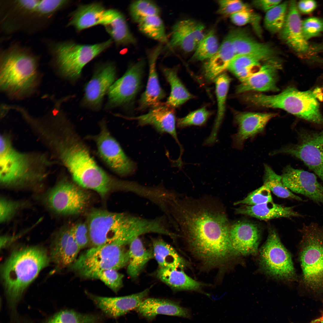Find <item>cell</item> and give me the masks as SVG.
Listing matches in <instances>:
<instances>
[{"label":"cell","mask_w":323,"mask_h":323,"mask_svg":"<svg viewBox=\"0 0 323 323\" xmlns=\"http://www.w3.org/2000/svg\"><path fill=\"white\" fill-rule=\"evenodd\" d=\"M229 234L235 253L246 255L257 252L260 232L255 224L246 221L237 222L230 226Z\"/></svg>","instance_id":"44dd1931"},{"label":"cell","mask_w":323,"mask_h":323,"mask_svg":"<svg viewBox=\"0 0 323 323\" xmlns=\"http://www.w3.org/2000/svg\"><path fill=\"white\" fill-rule=\"evenodd\" d=\"M260 261L263 269L271 276L291 280L295 278L291 256L273 228L269 230L267 240L261 249Z\"/></svg>","instance_id":"30bf717a"},{"label":"cell","mask_w":323,"mask_h":323,"mask_svg":"<svg viewBox=\"0 0 323 323\" xmlns=\"http://www.w3.org/2000/svg\"><path fill=\"white\" fill-rule=\"evenodd\" d=\"M278 0H258L254 1L253 4L258 8L266 12L281 2Z\"/></svg>","instance_id":"11a10c76"},{"label":"cell","mask_w":323,"mask_h":323,"mask_svg":"<svg viewBox=\"0 0 323 323\" xmlns=\"http://www.w3.org/2000/svg\"><path fill=\"white\" fill-rule=\"evenodd\" d=\"M263 185L266 186L277 196L283 198L290 199L298 201L304 200L287 188L283 184L281 176L276 173L269 166L264 165Z\"/></svg>","instance_id":"74e56055"},{"label":"cell","mask_w":323,"mask_h":323,"mask_svg":"<svg viewBox=\"0 0 323 323\" xmlns=\"http://www.w3.org/2000/svg\"><path fill=\"white\" fill-rule=\"evenodd\" d=\"M187 21L190 29L198 45L206 34L205 33L204 26L203 24L192 19H188Z\"/></svg>","instance_id":"db71d44e"},{"label":"cell","mask_w":323,"mask_h":323,"mask_svg":"<svg viewBox=\"0 0 323 323\" xmlns=\"http://www.w3.org/2000/svg\"><path fill=\"white\" fill-rule=\"evenodd\" d=\"M142 317L152 320L158 315L178 316L191 319V310L181 306L179 302L156 298L144 299L135 310Z\"/></svg>","instance_id":"cb8c5ba5"},{"label":"cell","mask_w":323,"mask_h":323,"mask_svg":"<svg viewBox=\"0 0 323 323\" xmlns=\"http://www.w3.org/2000/svg\"><path fill=\"white\" fill-rule=\"evenodd\" d=\"M171 218L187 236L194 252L208 263L223 262L235 253L227 216L223 211L198 201L176 197L169 202Z\"/></svg>","instance_id":"6da1fadb"},{"label":"cell","mask_w":323,"mask_h":323,"mask_svg":"<svg viewBox=\"0 0 323 323\" xmlns=\"http://www.w3.org/2000/svg\"><path fill=\"white\" fill-rule=\"evenodd\" d=\"M218 3L219 8L217 12L223 15L230 16L241 11L251 9L248 5L240 0H220Z\"/></svg>","instance_id":"681fc988"},{"label":"cell","mask_w":323,"mask_h":323,"mask_svg":"<svg viewBox=\"0 0 323 323\" xmlns=\"http://www.w3.org/2000/svg\"><path fill=\"white\" fill-rule=\"evenodd\" d=\"M169 45L189 52L195 50L197 44L190 29L187 19L180 20L172 26Z\"/></svg>","instance_id":"d590c367"},{"label":"cell","mask_w":323,"mask_h":323,"mask_svg":"<svg viewBox=\"0 0 323 323\" xmlns=\"http://www.w3.org/2000/svg\"><path fill=\"white\" fill-rule=\"evenodd\" d=\"M128 119L136 120L141 126L150 125L159 132L170 135L179 145L181 157L182 147L178 138L176 127L175 117L173 108L166 103H160L151 108L146 114Z\"/></svg>","instance_id":"d6986e66"},{"label":"cell","mask_w":323,"mask_h":323,"mask_svg":"<svg viewBox=\"0 0 323 323\" xmlns=\"http://www.w3.org/2000/svg\"><path fill=\"white\" fill-rule=\"evenodd\" d=\"M20 203L2 197L0 201V220L4 223L9 220L17 211Z\"/></svg>","instance_id":"816d5d0a"},{"label":"cell","mask_w":323,"mask_h":323,"mask_svg":"<svg viewBox=\"0 0 323 323\" xmlns=\"http://www.w3.org/2000/svg\"><path fill=\"white\" fill-rule=\"evenodd\" d=\"M149 289L135 294L118 297L99 296L86 292L96 307L108 317L116 318L137 307L147 296Z\"/></svg>","instance_id":"ac0fdd59"},{"label":"cell","mask_w":323,"mask_h":323,"mask_svg":"<svg viewBox=\"0 0 323 323\" xmlns=\"http://www.w3.org/2000/svg\"><path fill=\"white\" fill-rule=\"evenodd\" d=\"M162 70L171 88L170 94L165 103L167 105L176 107L192 98L178 76L176 68L163 67Z\"/></svg>","instance_id":"836d02e7"},{"label":"cell","mask_w":323,"mask_h":323,"mask_svg":"<svg viewBox=\"0 0 323 323\" xmlns=\"http://www.w3.org/2000/svg\"><path fill=\"white\" fill-rule=\"evenodd\" d=\"M125 213L95 209L89 214L87 225L93 247L116 243L125 246L124 239Z\"/></svg>","instance_id":"9c48e42d"},{"label":"cell","mask_w":323,"mask_h":323,"mask_svg":"<svg viewBox=\"0 0 323 323\" xmlns=\"http://www.w3.org/2000/svg\"><path fill=\"white\" fill-rule=\"evenodd\" d=\"M310 323H323V313L320 317L312 321Z\"/></svg>","instance_id":"6f0895ef"},{"label":"cell","mask_w":323,"mask_h":323,"mask_svg":"<svg viewBox=\"0 0 323 323\" xmlns=\"http://www.w3.org/2000/svg\"><path fill=\"white\" fill-rule=\"evenodd\" d=\"M176 196V194H175V196H174V197H173V198H174V197L175 196ZM173 198H172V199H173ZM167 208H168V207H167ZM168 214V211H167V213L166 214H166V215H167V214Z\"/></svg>","instance_id":"91938a15"},{"label":"cell","mask_w":323,"mask_h":323,"mask_svg":"<svg viewBox=\"0 0 323 323\" xmlns=\"http://www.w3.org/2000/svg\"><path fill=\"white\" fill-rule=\"evenodd\" d=\"M280 67V64L266 63L263 64L258 71L241 82L237 88V92L278 91L277 72Z\"/></svg>","instance_id":"d4e9b609"},{"label":"cell","mask_w":323,"mask_h":323,"mask_svg":"<svg viewBox=\"0 0 323 323\" xmlns=\"http://www.w3.org/2000/svg\"><path fill=\"white\" fill-rule=\"evenodd\" d=\"M322 89L318 87L301 91L289 86L277 95L258 93L254 102L256 106L281 109L309 122L323 124L319 103L323 99Z\"/></svg>","instance_id":"5b68a950"},{"label":"cell","mask_w":323,"mask_h":323,"mask_svg":"<svg viewBox=\"0 0 323 323\" xmlns=\"http://www.w3.org/2000/svg\"><path fill=\"white\" fill-rule=\"evenodd\" d=\"M74 237L81 249L87 246L90 243L88 228L84 223H79L71 227Z\"/></svg>","instance_id":"f907efd6"},{"label":"cell","mask_w":323,"mask_h":323,"mask_svg":"<svg viewBox=\"0 0 323 323\" xmlns=\"http://www.w3.org/2000/svg\"><path fill=\"white\" fill-rule=\"evenodd\" d=\"M302 29L304 36L308 41L323 32V20L315 17L307 18L302 21Z\"/></svg>","instance_id":"c3c4849f"},{"label":"cell","mask_w":323,"mask_h":323,"mask_svg":"<svg viewBox=\"0 0 323 323\" xmlns=\"http://www.w3.org/2000/svg\"><path fill=\"white\" fill-rule=\"evenodd\" d=\"M145 63L141 59L129 67L124 74L114 82L108 91L107 109L129 105L141 89Z\"/></svg>","instance_id":"4fadbf2b"},{"label":"cell","mask_w":323,"mask_h":323,"mask_svg":"<svg viewBox=\"0 0 323 323\" xmlns=\"http://www.w3.org/2000/svg\"><path fill=\"white\" fill-rule=\"evenodd\" d=\"M235 56L229 32L224 38L217 51L204 64L203 72L206 79L209 81L214 80L228 69Z\"/></svg>","instance_id":"f1b7e54d"},{"label":"cell","mask_w":323,"mask_h":323,"mask_svg":"<svg viewBox=\"0 0 323 323\" xmlns=\"http://www.w3.org/2000/svg\"><path fill=\"white\" fill-rule=\"evenodd\" d=\"M230 33L236 55L250 54L260 58L266 63H279L275 58V51L269 45L256 41L241 29L232 30Z\"/></svg>","instance_id":"603a6c76"},{"label":"cell","mask_w":323,"mask_h":323,"mask_svg":"<svg viewBox=\"0 0 323 323\" xmlns=\"http://www.w3.org/2000/svg\"><path fill=\"white\" fill-rule=\"evenodd\" d=\"M100 131L94 138L99 155L113 171L122 176L132 174L135 163L126 154L118 142L112 135L105 122L100 124Z\"/></svg>","instance_id":"7c38bea8"},{"label":"cell","mask_w":323,"mask_h":323,"mask_svg":"<svg viewBox=\"0 0 323 323\" xmlns=\"http://www.w3.org/2000/svg\"><path fill=\"white\" fill-rule=\"evenodd\" d=\"M315 173L323 182V168Z\"/></svg>","instance_id":"680465c9"},{"label":"cell","mask_w":323,"mask_h":323,"mask_svg":"<svg viewBox=\"0 0 323 323\" xmlns=\"http://www.w3.org/2000/svg\"><path fill=\"white\" fill-rule=\"evenodd\" d=\"M276 115L272 113L244 112L237 114L235 121L238 129L232 136L233 146L241 148L246 140L263 132L268 122Z\"/></svg>","instance_id":"ffe728a7"},{"label":"cell","mask_w":323,"mask_h":323,"mask_svg":"<svg viewBox=\"0 0 323 323\" xmlns=\"http://www.w3.org/2000/svg\"><path fill=\"white\" fill-rule=\"evenodd\" d=\"M88 192L68 181L60 182L48 193L47 201L55 212L64 215L80 214L86 209L90 199Z\"/></svg>","instance_id":"8fae6325"},{"label":"cell","mask_w":323,"mask_h":323,"mask_svg":"<svg viewBox=\"0 0 323 323\" xmlns=\"http://www.w3.org/2000/svg\"><path fill=\"white\" fill-rule=\"evenodd\" d=\"M289 3L281 2L266 12L264 24L266 29L274 33L280 32L284 25L287 13Z\"/></svg>","instance_id":"ab89813d"},{"label":"cell","mask_w":323,"mask_h":323,"mask_svg":"<svg viewBox=\"0 0 323 323\" xmlns=\"http://www.w3.org/2000/svg\"><path fill=\"white\" fill-rule=\"evenodd\" d=\"M112 42L111 39L93 45L80 44L71 41L60 42L52 45L51 52L62 74L74 81L80 76L83 67L109 47Z\"/></svg>","instance_id":"52a82bcc"},{"label":"cell","mask_w":323,"mask_h":323,"mask_svg":"<svg viewBox=\"0 0 323 323\" xmlns=\"http://www.w3.org/2000/svg\"><path fill=\"white\" fill-rule=\"evenodd\" d=\"M299 136L297 144L283 147L271 154L293 156L315 173L323 168V132H302Z\"/></svg>","instance_id":"5bb4252c"},{"label":"cell","mask_w":323,"mask_h":323,"mask_svg":"<svg viewBox=\"0 0 323 323\" xmlns=\"http://www.w3.org/2000/svg\"><path fill=\"white\" fill-rule=\"evenodd\" d=\"M138 24L139 31L146 36L161 42L168 41L164 25L159 15L148 17Z\"/></svg>","instance_id":"f35d334b"},{"label":"cell","mask_w":323,"mask_h":323,"mask_svg":"<svg viewBox=\"0 0 323 323\" xmlns=\"http://www.w3.org/2000/svg\"><path fill=\"white\" fill-rule=\"evenodd\" d=\"M231 80L229 76L225 73H222L214 80L217 101V113L211 134L204 143L205 145H213L217 141L218 131L224 115L226 102Z\"/></svg>","instance_id":"4dcf8cb0"},{"label":"cell","mask_w":323,"mask_h":323,"mask_svg":"<svg viewBox=\"0 0 323 323\" xmlns=\"http://www.w3.org/2000/svg\"><path fill=\"white\" fill-rule=\"evenodd\" d=\"M210 113L205 107L190 112L177 121L178 127L183 128L191 126H201L205 124Z\"/></svg>","instance_id":"bcb514c9"},{"label":"cell","mask_w":323,"mask_h":323,"mask_svg":"<svg viewBox=\"0 0 323 323\" xmlns=\"http://www.w3.org/2000/svg\"><path fill=\"white\" fill-rule=\"evenodd\" d=\"M300 232L302 283L310 290L323 293V224H304Z\"/></svg>","instance_id":"8992f818"},{"label":"cell","mask_w":323,"mask_h":323,"mask_svg":"<svg viewBox=\"0 0 323 323\" xmlns=\"http://www.w3.org/2000/svg\"><path fill=\"white\" fill-rule=\"evenodd\" d=\"M0 144L1 182L10 186L22 184L29 177L26 157L13 149L4 136H0Z\"/></svg>","instance_id":"9a60e30c"},{"label":"cell","mask_w":323,"mask_h":323,"mask_svg":"<svg viewBox=\"0 0 323 323\" xmlns=\"http://www.w3.org/2000/svg\"><path fill=\"white\" fill-rule=\"evenodd\" d=\"M129 245L127 272L129 276L135 278L148 261L154 257L153 252V250L145 248L139 237L132 240Z\"/></svg>","instance_id":"1f68e13d"},{"label":"cell","mask_w":323,"mask_h":323,"mask_svg":"<svg viewBox=\"0 0 323 323\" xmlns=\"http://www.w3.org/2000/svg\"><path fill=\"white\" fill-rule=\"evenodd\" d=\"M264 62L255 55L243 54L236 55L230 63L228 69L241 82L257 72Z\"/></svg>","instance_id":"8d00e7d4"},{"label":"cell","mask_w":323,"mask_h":323,"mask_svg":"<svg viewBox=\"0 0 323 323\" xmlns=\"http://www.w3.org/2000/svg\"><path fill=\"white\" fill-rule=\"evenodd\" d=\"M317 6L316 2L311 0L301 1L297 5L298 10L305 14H308L313 12L316 9Z\"/></svg>","instance_id":"9f6ffc18"},{"label":"cell","mask_w":323,"mask_h":323,"mask_svg":"<svg viewBox=\"0 0 323 323\" xmlns=\"http://www.w3.org/2000/svg\"><path fill=\"white\" fill-rule=\"evenodd\" d=\"M124 275L114 269H109L99 272L95 279L100 280L115 292H117L123 285Z\"/></svg>","instance_id":"7dc6e473"},{"label":"cell","mask_w":323,"mask_h":323,"mask_svg":"<svg viewBox=\"0 0 323 323\" xmlns=\"http://www.w3.org/2000/svg\"><path fill=\"white\" fill-rule=\"evenodd\" d=\"M124 246L111 243L92 247L77 259L71 268L82 277L88 279H95L99 272L104 270H118L128 263V250H126Z\"/></svg>","instance_id":"ba28073f"},{"label":"cell","mask_w":323,"mask_h":323,"mask_svg":"<svg viewBox=\"0 0 323 323\" xmlns=\"http://www.w3.org/2000/svg\"><path fill=\"white\" fill-rule=\"evenodd\" d=\"M162 49V46L159 45L149 53V75L145 90L139 100L138 108L140 110L159 104L165 96L159 84L156 67L157 60Z\"/></svg>","instance_id":"484cf974"},{"label":"cell","mask_w":323,"mask_h":323,"mask_svg":"<svg viewBox=\"0 0 323 323\" xmlns=\"http://www.w3.org/2000/svg\"><path fill=\"white\" fill-rule=\"evenodd\" d=\"M160 12L158 6L153 1L149 0L134 1L129 7L130 17L133 22L137 23L148 17L159 15Z\"/></svg>","instance_id":"b9f144b4"},{"label":"cell","mask_w":323,"mask_h":323,"mask_svg":"<svg viewBox=\"0 0 323 323\" xmlns=\"http://www.w3.org/2000/svg\"><path fill=\"white\" fill-rule=\"evenodd\" d=\"M158 277L163 282L176 290H196L201 284L187 275L182 270L160 268Z\"/></svg>","instance_id":"e575fe53"},{"label":"cell","mask_w":323,"mask_h":323,"mask_svg":"<svg viewBox=\"0 0 323 323\" xmlns=\"http://www.w3.org/2000/svg\"><path fill=\"white\" fill-rule=\"evenodd\" d=\"M219 47L214 31L211 30L198 44L191 60L194 61L208 60L215 54Z\"/></svg>","instance_id":"60d3db41"},{"label":"cell","mask_w":323,"mask_h":323,"mask_svg":"<svg viewBox=\"0 0 323 323\" xmlns=\"http://www.w3.org/2000/svg\"><path fill=\"white\" fill-rule=\"evenodd\" d=\"M116 77V69L112 63H108L98 66L85 86L82 105L93 110L100 109L103 97L114 83Z\"/></svg>","instance_id":"2e32d148"},{"label":"cell","mask_w":323,"mask_h":323,"mask_svg":"<svg viewBox=\"0 0 323 323\" xmlns=\"http://www.w3.org/2000/svg\"><path fill=\"white\" fill-rule=\"evenodd\" d=\"M236 213L257 218L268 220L281 217H302L292 207L286 206L273 201L254 206L242 205L237 208Z\"/></svg>","instance_id":"83f0119b"},{"label":"cell","mask_w":323,"mask_h":323,"mask_svg":"<svg viewBox=\"0 0 323 323\" xmlns=\"http://www.w3.org/2000/svg\"><path fill=\"white\" fill-rule=\"evenodd\" d=\"M153 252L160 268L179 269L182 268L185 262L175 249L162 239H153Z\"/></svg>","instance_id":"d6a6232c"},{"label":"cell","mask_w":323,"mask_h":323,"mask_svg":"<svg viewBox=\"0 0 323 323\" xmlns=\"http://www.w3.org/2000/svg\"><path fill=\"white\" fill-rule=\"evenodd\" d=\"M101 25L118 45H134L136 39L130 31L124 16L117 10H106Z\"/></svg>","instance_id":"4316f807"},{"label":"cell","mask_w":323,"mask_h":323,"mask_svg":"<svg viewBox=\"0 0 323 323\" xmlns=\"http://www.w3.org/2000/svg\"><path fill=\"white\" fill-rule=\"evenodd\" d=\"M81 249L74 237L71 227L67 241L60 259L57 266L64 268L71 266L77 259L78 255Z\"/></svg>","instance_id":"f6af8a7d"},{"label":"cell","mask_w":323,"mask_h":323,"mask_svg":"<svg viewBox=\"0 0 323 323\" xmlns=\"http://www.w3.org/2000/svg\"><path fill=\"white\" fill-rule=\"evenodd\" d=\"M291 323H293V322H292Z\"/></svg>","instance_id":"94428289"},{"label":"cell","mask_w":323,"mask_h":323,"mask_svg":"<svg viewBox=\"0 0 323 323\" xmlns=\"http://www.w3.org/2000/svg\"><path fill=\"white\" fill-rule=\"evenodd\" d=\"M44 323H93L92 316L72 310L60 311L49 318Z\"/></svg>","instance_id":"7bdbcfd3"},{"label":"cell","mask_w":323,"mask_h":323,"mask_svg":"<svg viewBox=\"0 0 323 323\" xmlns=\"http://www.w3.org/2000/svg\"><path fill=\"white\" fill-rule=\"evenodd\" d=\"M302 21L295 1L289 3L285 22L280 31L285 42L296 52L302 53L309 49L307 40L303 34Z\"/></svg>","instance_id":"7402d4cb"},{"label":"cell","mask_w":323,"mask_h":323,"mask_svg":"<svg viewBox=\"0 0 323 323\" xmlns=\"http://www.w3.org/2000/svg\"><path fill=\"white\" fill-rule=\"evenodd\" d=\"M65 137L60 145L61 157L75 183L103 198L116 191L118 179L99 167L75 131L69 129Z\"/></svg>","instance_id":"7a4b0ae2"},{"label":"cell","mask_w":323,"mask_h":323,"mask_svg":"<svg viewBox=\"0 0 323 323\" xmlns=\"http://www.w3.org/2000/svg\"><path fill=\"white\" fill-rule=\"evenodd\" d=\"M281 176L283 184L291 192L323 205V186L315 174L288 165L283 170Z\"/></svg>","instance_id":"e0dca14e"},{"label":"cell","mask_w":323,"mask_h":323,"mask_svg":"<svg viewBox=\"0 0 323 323\" xmlns=\"http://www.w3.org/2000/svg\"><path fill=\"white\" fill-rule=\"evenodd\" d=\"M0 85L13 96L28 94L36 86L38 80L37 61L26 48L14 45L4 50L0 58Z\"/></svg>","instance_id":"277c9868"},{"label":"cell","mask_w":323,"mask_h":323,"mask_svg":"<svg viewBox=\"0 0 323 323\" xmlns=\"http://www.w3.org/2000/svg\"><path fill=\"white\" fill-rule=\"evenodd\" d=\"M49 261L45 249L34 246L14 251L3 264L1 275L11 321L20 319L18 304L26 288Z\"/></svg>","instance_id":"3957f363"},{"label":"cell","mask_w":323,"mask_h":323,"mask_svg":"<svg viewBox=\"0 0 323 323\" xmlns=\"http://www.w3.org/2000/svg\"><path fill=\"white\" fill-rule=\"evenodd\" d=\"M230 18L232 22L238 26H243L252 22L257 18L251 9L234 13L230 15Z\"/></svg>","instance_id":"f5cc1de1"},{"label":"cell","mask_w":323,"mask_h":323,"mask_svg":"<svg viewBox=\"0 0 323 323\" xmlns=\"http://www.w3.org/2000/svg\"><path fill=\"white\" fill-rule=\"evenodd\" d=\"M271 192L268 188L263 185L243 199L234 203V205L254 206L273 202Z\"/></svg>","instance_id":"ee69618b"},{"label":"cell","mask_w":323,"mask_h":323,"mask_svg":"<svg viewBox=\"0 0 323 323\" xmlns=\"http://www.w3.org/2000/svg\"><path fill=\"white\" fill-rule=\"evenodd\" d=\"M106 10L100 3L80 5L71 14L68 26L80 31L101 25Z\"/></svg>","instance_id":"f546056e"}]
</instances>
